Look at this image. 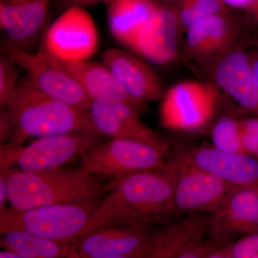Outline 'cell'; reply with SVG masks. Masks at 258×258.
<instances>
[{
	"label": "cell",
	"instance_id": "6da1fadb",
	"mask_svg": "<svg viewBox=\"0 0 258 258\" xmlns=\"http://www.w3.org/2000/svg\"><path fill=\"white\" fill-rule=\"evenodd\" d=\"M176 176L175 164L168 159L159 169L113 181L107 186L111 192L93 212L90 232L109 224L153 230L154 226L164 223L174 216L173 195Z\"/></svg>",
	"mask_w": 258,
	"mask_h": 258
},
{
	"label": "cell",
	"instance_id": "7a4b0ae2",
	"mask_svg": "<svg viewBox=\"0 0 258 258\" xmlns=\"http://www.w3.org/2000/svg\"><path fill=\"white\" fill-rule=\"evenodd\" d=\"M0 116L1 144L20 147L29 138L98 132L89 111L53 99L40 92L28 77L12 93Z\"/></svg>",
	"mask_w": 258,
	"mask_h": 258
},
{
	"label": "cell",
	"instance_id": "3957f363",
	"mask_svg": "<svg viewBox=\"0 0 258 258\" xmlns=\"http://www.w3.org/2000/svg\"><path fill=\"white\" fill-rule=\"evenodd\" d=\"M8 201L15 210L85 204L100 200L103 187L94 174L81 166H60L36 171L10 169L7 174Z\"/></svg>",
	"mask_w": 258,
	"mask_h": 258
},
{
	"label": "cell",
	"instance_id": "277c9868",
	"mask_svg": "<svg viewBox=\"0 0 258 258\" xmlns=\"http://www.w3.org/2000/svg\"><path fill=\"white\" fill-rule=\"evenodd\" d=\"M101 199L85 204H58L28 210L0 211V233L23 231L49 240L79 242L91 228Z\"/></svg>",
	"mask_w": 258,
	"mask_h": 258
},
{
	"label": "cell",
	"instance_id": "5b68a950",
	"mask_svg": "<svg viewBox=\"0 0 258 258\" xmlns=\"http://www.w3.org/2000/svg\"><path fill=\"white\" fill-rule=\"evenodd\" d=\"M3 50L4 55L9 56L25 70L29 79L40 92L70 106L89 111L93 100L62 67L60 61L51 55L43 42L35 53H30L10 41L5 42Z\"/></svg>",
	"mask_w": 258,
	"mask_h": 258
},
{
	"label": "cell",
	"instance_id": "8992f818",
	"mask_svg": "<svg viewBox=\"0 0 258 258\" xmlns=\"http://www.w3.org/2000/svg\"><path fill=\"white\" fill-rule=\"evenodd\" d=\"M219 93L215 85L200 81H184L174 85L161 97V125L176 132L201 130L216 113Z\"/></svg>",
	"mask_w": 258,
	"mask_h": 258
},
{
	"label": "cell",
	"instance_id": "52a82bcc",
	"mask_svg": "<svg viewBox=\"0 0 258 258\" xmlns=\"http://www.w3.org/2000/svg\"><path fill=\"white\" fill-rule=\"evenodd\" d=\"M168 153L134 141L112 139L93 147L81 157V166L94 175L125 176L154 170L166 164Z\"/></svg>",
	"mask_w": 258,
	"mask_h": 258
},
{
	"label": "cell",
	"instance_id": "ba28073f",
	"mask_svg": "<svg viewBox=\"0 0 258 258\" xmlns=\"http://www.w3.org/2000/svg\"><path fill=\"white\" fill-rule=\"evenodd\" d=\"M42 42L61 62L88 60L98 49V30L84 8L71 7L50 25Z\"/></svg>",
	"mask_w": 258,
	"mask_h": 258
},
{
	"label": "cell",
	"instance_id": "9c48e42d",
	"mask_svg": "<svg viewBox=\"0 0 258 258\" xmlns=\"http://www.w3.org/2000/svg\"><path fill=\"white\" fill-rule=\"evenodd\" d=\"M177 168L173 207L174 216L191 213H215L238 186L194 166L172 159Z\"/></svg>",
	"mask_w": 258,
	"mask_h": 258
},
{
	"label": "cell",
	"instance_id": "30bf717a",
	"mask_svg": "<svg viewBox=\"0 0 258 258\" xmlns=\"http://www.w3.org/2000/svg\"><path fill=\"white\" fill-rule=\"evenodd\" d=\"M101 136L98 132H87L39 138L22 148L17 164L20 170L25 171L60 167L101 144Z\"/></svg>",
	"mask_w": 258,
	"mask_h": 258
},
{
	"label": "cell",
	"instance_id": "8fae6325",
	"mask_svg": "<svg viewBox=\"0 0 258 258\" xmlns=\"http://www.w3.org/2000/svg\"><path fill=\"white\" fill-rule=\"evenodd\" d=\"M180 164L210 173L238 187L258 189V159L246 153L229 152L204 145L182 153Z\"/></svg>",
	"mask_w": 258,
	"mask_h": 258
},
{
	"label": "cell",
	"instance_id": "7c38bea8",
	"mask_svg": "<svg viewBox=\"0 0 258 258\" xmlns=\"http://www.w3.org/2000/svg\"><path fill=\"white\" fill-rule=\"evenodd\" d=\"M97 132L112 139L141 142L169 152L170 144L144 124L137 109L119 101H93L89 109Z\"/></svg>",
	"mask_w": 258,
	"mask_h": 258
},
{
	"label": "cell",
	"instance_id": "4fadbf2b",
	"mask_svg": "<svg viewBox=\"0 0 258 258\" xmlns=\"http://www.w3.org/2000/svg\"><path fill=\"white\" fill-rule=\"evenodd\" d=\"M210 222V214L191 213L160 230L154 229L140 258H184L194 246L205 240Z\"/></svg>",
	"mask_w": 258,
	"mask_h": 258
},
{
	"label": "cell",
	"instance_id": "5bb4252c",
	"mask_svg": "<svg viewBox=\"0 0 258 258\" xmlns=\"http://www.w3.org/2000/svg\"><path fill=\"white\" fill-rule=\"evenodd\" d=\"M212 76L217 88L246 111L258 116V84L249 54L231 47L215 60Z\"/></svg>",
	"mask_w": 258,
	"mask_h": 258
},
{
	"label": "cell",
	"instance_id": "9a60e30c",
	"mask_svg": "<svg viewBox=\"0 0 258 258\" xmlns=\"http://www.w3.org/2000/svg\"><path fill=\"white\" fill-rule=\"evenodd\" d=\"M258 233V189L237 187L218 211L210 215L208 235L217 243Z\"/></svg>",
	"mask_w": 258,
	"mask_h": 258
},
{
	"label": "cell",
	"instance_id": "2e32d148",
	"mask_svg": "<svg viewBox=\"0 0 258 258\" xmlns=\"http://www.w3.org/2000/svg\"><path fill=\"white\" fill-rule=\"evenodd\" d=\"M152 16L139 34L133 50L152 63H170L178 53L180 28L175 12L157 0Z\"/></svg>",
	"mask_w": 258,
	"mask_h": 258
},
{
	"label": "cell",
	"instance_id": "e0dca14e",
	"mask_svg": "<svg viewBox=\"0 0 258 258\" xmlns=\"http://www.w3.org/2000/svg\"><path fill=\"white\" fill-rule=\"evenodd\" d=\"M153 230L121 224L101 226L79 240V257L140 258Z\"/></svg>",
	"mask_w": 258,
	"mask_h": 258
},
{
	"label": "cell",
	"instance_id": "ac0fdd59",
	"mask_svg": "<svg viewBox=\"0 0 258 258\" xmlns=\"http://www.w3.org/2000/svg\"><path fill=\"white\" fill-rule=\"evenodd\" d=\"M103 62L129 96L142 103L161 99L162 86L157 74L133 54L108 49L102 55Z\"/></svg>",
	"mask_w": 258,
	"mask_h": 258
},
{
	"label": "cell",
	"instance_id": "d6986e66",
	"mask_svg": "<svg viewBox=\"0 0 258 258\" xmlns=\"http://www.w3.org/2000/svg\"><path fill=\"white\" fill-rule=\"evenodd\" d=\"M185 47L200 62L218 58L231 48L235 38V26L225 13L208 15L185 30ZM214 60V61H215Z\"/></svg>",
	"mask_w": 258,
	"mask_h": 258
},
{
	"label": "cell",
	"instance_id": "ffe728a7",
	"mask_svg": "<svg viewBox=\"0 0 258 258\" xmlns=\"http://www.w3.org/2000/svg\"><path fill=\"white\" fill-rule=\"evenodd\" d=\"M51 0H0V26L10 42L25 48L41 31Z\"/></svg>",
	"mask_w": 258,
	"mask_h": 258
},
{
	"label": "cell",
	"instance_id": "44dd1931",
	"mask_svg": "<svg viewBox=\"0 0 258 258\" xmlns=\"http://www.w3.org/2000/svg\"><path fill=\"white\" fill-rule=\"evenodd\" d=\"M60 63L80 83L93 101H119L130 105L139 112L145 109L147 103L137 101L129 96L103 62L60 61Z\"/></svg>",
	"mask_w": 258,
	"mask_h": 258
},
{
	"label": "cell",
	"instance_id": "7402d4cb",
	"mask_svg": "<svg viewBox=\"0 0 258 258\" xmlns=\"http://www.w3.org/2000/svg\"><path fill=\"white\" fill-rule=\"evenodd\" d=\"M110 31L117 41L133 50L139 34L157 6L155 0H113L108 4Z\"/></svg>",
	"mask_w": 258,
	"mask_h": 258
},
{
	"label": "cell",
	"instance_id": "603a6c76",
	"mask_svg": "<svg viewBox=\"0 0 258 258\" xmlns=\"http://www.w3.org/2000/svg\"><path fill=\"white\" fill-rule=\"evenodd\" d=\"M79 242L49 240L23 231L12 230L2 235L0 244L20 258L79 257Z\"/></svg>",
	"mask_w": 258,
	"mask_h": 258
},
{
	"label": "cell",
	"instance_id": "cb8c5ba5",
	"mask_svg": "<svg viewBox=\"0 0 258 258\" xmlns=\"http://www.w3.org/2000/svg\"><path fill=\"white\" fill-rule=\"evenodd\" d=\"M211 139L212 145L217 149L245 153L241 139L240 120L230 115H222L217 120L212 128Z\"/></svg>",
	"mask_w": 258,
	"mask_h": 258
},
{
	"label": "cell",
	"instance_id": "d4e9b609",
	"mask_svg": "<svg viewBox=\"0 0 258 258\" xmlns=\"http://www.w3.org/2000/svg\"><path fill=\"white\" fill-rule=\"evenodd\" d=\"M172 9L177 16L181 30L185 31L200 19L225 13V5L221 0H176V8Z\"/></svg>",
	"mask_w": 258,
	"mask_h": 258
},
{
	"label": "cell",
	"instance_id": "484cf974",
	"mask_svg": "<svg viewBox=\"0 0 258 258\" xmlns=\"http://www.w3.org/2000/svg\"><path fill=\"white\" fill-rule=\"evenodd\" d=\"M210 258H258V233L219 244Z\"/></svg>",
	"mask_w": 258,
	"mask_h": 258
},
{
	"label": "cell",
	"instance_id": "4316f807",
	"mask_svg": "<svg viewBox=\"0 0 258 258\" xmlns=\"http://www.w3.org/2000/svg\"><path fill=\"white\" fill-rule=\"evenodd\" d=\"M18 64L9 56L4 55L0 58V105L4 108L12 93L18 84Z\"/></svg>",
	"mask_w": 258,
	"mask_h": 258
},
{
	"label": "cell",
	"instance_id": "83f0119b",
	"mask_svg": "<svg viewBox=\"0 0 258 258\" xmlns=\"http://www.w3.org/2000/svg\"><path fill=\"white\" fill-rule=\"evenodd\" d=\"M244 152L258 159V116L240 120Z\"/></svg>",
	"mask_w": 258,
	"mask_h": 258
},
{
	"label": "cell",
	"instance_id": "f1b7e54d",
	"mask_svg": "<svg viewBox=\"0 0 258 258\" xmlns=\"http://www.w3.org/2000/svg\"><path fill=\"white\" fill-rule=\"evenodd\" d=\"M113 0H55L57 8L66 10L71 7H86L93 6V5L100 4V3H108Z\"/></svg>",
	"mask_w": 258,
	"mask_h": 258
},
{
	"label": "cell",
	"instance_id": "f546056e",
	"mask_svg": "<svg viewBox=\"0 0 258 258\" xmlns=\"http://www.w3.org/2000/svg\"><path fill=\"white\" fill-rule=\"evenodd\" d=\"M224 5L236 8V9L247 10L250 6L252 0H221Z\"/></svg>",
	"mask_w": 258,
	"mask_h": 258
},
{
	"label": "cell",
	"instance_id": "4dcf8cb0",
	"mask_svg": "<svg viewBox=\"0 0 258 258\" xmlns=\"http://www.w3.org/2000/svg\"><path fill=\"white\" fill-rule=\"evenodd\" d=\"M249 55L254 77H255L258 84V51H254V52L249 53Z\"/></svg>",
	"mask_w": 258,
	"mask_h": 258
},
{
	"label": "cell",
	"instance_id": "1f68e13d",
	"mask_svg": "<svg viewBox=\"0 0 258 258\" xmlns=\"http://www.w3.org/2000/svg\"><path fill=\"white\" fill-rule=\"evenodd\" d=\"M247 10H249L251 14L253 15L254 18L258 20V0H252V3Z\"/></svg>",
	"mask_w": 258,
	"mask_h": 258
},
{
	"label": "cell",
	"instance_id": "d6a6232c",
	"mask_svg": "<svg viewBox=\"0 0 258 258\" xmlns=\"http://www.w3.org/2000/svg\"><path fill=\"white\" fill-rule=\"evenodd\" d=\"M0 257L1 258H20L18 254L15 253L13 251L10 249H5L4 251H1L0 252Z\"/></svg>",
	"mask_w": 258,
	"mask_h": 258
}]
</instances>
